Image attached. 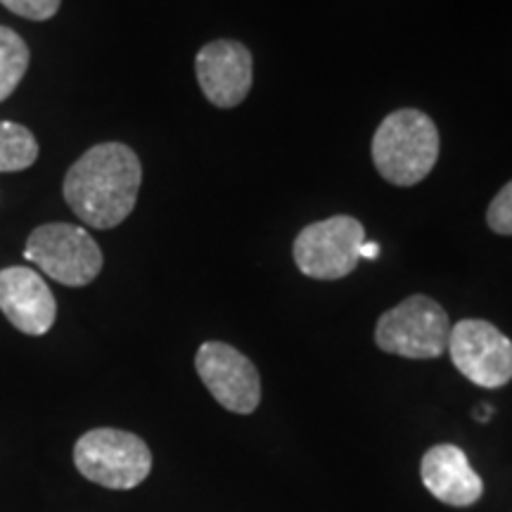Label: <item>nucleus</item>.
<instances>
[{"instance_id":"7ed1b4c3","label":"nucleus","mask_w":512,"mask_h":512,"mask_svg":"<svg viewBox=\"0 0 512 512\" xmlns=\"http://www.w3.org/2000/svg\"><path fill=\"white\" fill-rule=\"evenodd\" d=\"M74 465L88 482L128 491L143 484L152 472V451L138 434L98 427L76 441Z\"/></svg>"},{"instance_id":"9d476101","label":"nucleus","mask_w":512,"mask_h":512,"mask_svg":"<svg viewBox=\"0 0 512 512\" xmlns=\"http://www.w3.org/2000/svg\"><path fill=\"white\" fill-rule=\"evenodd\" d=\"M0 311L19 332L41 337L55 325L57 302L46 280L27 266L0 271Z\"/></svg>"},{"instance_id":"0eeeda50","label":"nucleus","mask_w":512,"mask_h":512,"mask_svg":"<svg viewBox=\"0 0 512 512\" xmlns=\"http://www.w3.org/2000/svg\"><path fill=\"white\" fill-rule=\"evenodd\" d=\"M446 351L458 373L477 387L498 389L512 380V342L489 320L451 325Z\"/></svg>"},{"instance_id":"f03ea898","label":"nucleus","mask_w":512,"mask_h":512,"mask_svg":"<svg viewBox=\"0 0 512 512\" xmlns=\"http://www.w3.org/2000/svg\"><path fill=\"white\" fill-rule=\"evenodd\" d=\"M373 162L384 181L411 188L422 183L439 159L437 124L425 112L403 107L382 119L373 136Z\"/></svg>"},{"instance_id":"1a4fd4ad","label":"nucleus","mask_w":512,"mask_h":512,"mask_svg":"<svg viewBox=\"0 0 512 512\" xmlns=\"http://www.w3.org/2000/svg\"><path fill=\"white\" fill-rule=\"evenodd\" d=\"M195 74L200 88L214 107L233 110L252 91L254 60L245 43L219 38L202 46L195 57Z\"/></svg>"},{"instance_id":"423d86ee","label":"nucleus","mask_w":512,"mask_h":512,"mask_svg":"<svg viewBox=\"0 0 512 512\" xmlns=\"http://www.w3.org/2000/svg\"><path fill=\"white\" fill-rule=\"evenodd\" d=\"M366 228L354 216L339 214L306 226L294 240V264L306 278L339 280L356 271Z\"/></svg>"},{"instance_id":"f3484780","label":"nucleus","mask_w":512,"mask_h":512,"mask_svg":"<svg viewBox=\"0 0 512 512\" xmlns=\"http://www.w3.org/2000/svg\"><path fill=\"white\" fill-rule=\"evenodd\" d=\"M491 413H494V411H491V406H482V408H477V411H475V418L482 420V422H489Z\"/></svg>"},{"instance_id":"9b49d317","label":"nucleus","mask_w":512,"mask_h":512,"mask_svg":"<svg viewBox=\"0 0 512 512\" xmlns=\"http://www.w3.org/2000/svg\"><path fill=\"white\" fill-rule=\"evenodd\" d=\"M420 479L437 501L451 508H470L484 496L482 477L463 448L453 444H437L422 456Z\"/></svg>"},{"instance_id":"f8f14e48","label":"nucleus","mask_w":512,"mask_h":512,"mask_svg":"<svg viewBox=\"0 0 512 512\" xmlns=\"http://www.w3.org/2000/svg\"><path fill=\"white\" fill-rule=\"evenodd\" d=\"M38 140L27 126L0 121V174H17L36 164Z\"/></svg>"},{"instance_id":"6e6552de","label":"nucleus","mask_w":512,"mask_h":512,"mask_svg":"<svg viewBox=\"0 0 512 512\" xmlns=\"http://www.w3.org/2000/svg\"><path fill=\"white\" fill-rule=\"evenodd\" d=\"M195 368L209 394L230 413L249 415L261 403V377L249 358L226 342H204Z\"/></svg>"},{"instance_id":"dca6fc26","label":"nucleus","mask_w":512,"mask_h":512,"mask_svg":"<svg viewBox=\"0 0 512 512\" xmlns=\"http://www.w3.org/2000/svg\"><path fill=\"white\" fill-rule=\"evenodd\" d=\"M377 256H380V245L377 242H363L361 247V259H368V261H375Z\"/></svg>"},{"instance_id":"4468645a","label":"nucleus","mask_w":512,"mask_h":512,"mask_svg":"<svg viewBox=\"0 0 512 512\" xmlns=\"http://www.w3.org/2000/svg\"><path fill=\"white\" fill-rule=\"evenodd\" d=\"M486 223L498 235H512V181L505 183L486 209Z\"/></svg>"},{"instance_id":"2eb2a0df","label":"nucleus","mask_w":512,"mask_h":512,"mask_svg":"<svg viewBox=\"0 0 512 512\" xmlns=\"http://www.w3.org/2000/svg\"><path fill=\"white\" fill-rule=\"evenodd\" d=\"M0 5L31 22H48L57 15L62 0H0Z\"/></svg>"},{"instance_id":"ddd939ff","label":"nucleus","mask_w":512,"mask_h":512,"mask_svg":"<svg viewBox=\"0 0 512 512\" xmlns=\"http://www.w3.org/2000/svg\"><path fill=\"white\" fill-rule=\"evenodd\" d=\"M31 50L15 29L0 24V102H5L17 91L27 74Z\"/></svg>"},{"instance_id":"f257e3e1","label":"nucleus","mask_w":512,"mask_h":512,"mask_svg":"<svg viewBox=\"0 0 512 512\" xmlns=\"http://www.w3.org/2000/svg\"><path fill=\"white\" fill-rule=\"evenodd\" d=\"M143 183V164L124 143H100L69 166L62 183L64 202L76 219L110 230L133 214Z\"/></svg>"},{"instance_id":"39448f33","label":"nucleus","mask_w":512,"mask_h":512,"mask_svg":"<svg viewBox=\"0 0 512 512\" xmlns=\"http://www.w3.org/2000/svg\"><path fill=\"white\" fill-rule=\"evenodd\" d=\"M24 259L67 287L91 285L105 264L93 235L74 223H43L31 230Z\"/></svg>"},{"instance_id":"20e7f679","label":"nucleus","mask_w":512,"mask_h":512,"mask_svg":"<svg viewBox=\"0 0 512 512\" xmlns=\"http://www.w3.org/2000/svg\"><path fill=\"white\" fill-rule=\"evenodd\" d=\"M451 320L427 294H413L384 311L375 325V344L384 354L432 361L448 349Z\"/></svg>"}]
</instances>
